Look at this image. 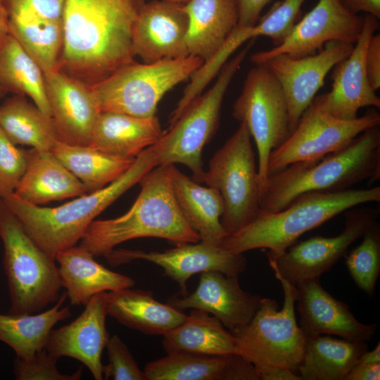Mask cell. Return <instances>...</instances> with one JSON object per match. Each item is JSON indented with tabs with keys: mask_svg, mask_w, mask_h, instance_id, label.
Instances as JSON below:
<instances>
[{
	"mask_svg": "<svg viewBox=\"0 0 380 380\" xmlns=\"http://www.w3.org/2000/svg\"><path fill=\"white\" fill-rule=\"evenodd\" d=\"M144 0H65L57 69L91 87L134 61L132 33Z\"/></svg>",
	"mask_w": 380,
	"mask_h": 380,
	"instance_id": "1",
	"label": "cell"
},
{
	"mask_svg": "<svg viewBox=\"0 0 380 380\" xmlns=\"http://www.w3.org/2000/svg\"><path fill=\"white\" fill-rule=\"evenodd\" d=\"M379 178V125L319 160L295 163L270 175L260 191V210L277 212L305 193L343 191L364 180L373 183Z\"/></svg>",
	"mask_w": 380,
	"mask_h": 380,
	"instance_id": "2",
	"label": "cell"
},
{
	"mask_svg": "<svg viewBox=\"0 0 380 380\" xmlns=\"http://www.w3.org/2000/svg\"><path fill=\"white\" fill-rule=\"evenodd\" d=\"M158 165L154 144L141 152L131 167L113 182L59 206L32 205L13 193L2 200L36 243L55 260L58 252L80 241L97 216Z\"/></svg>",
	"mask_w": 380,
	"mask_h": 380,
	"instance_id": "3",
	"label": "cell"
},
{
	"mask_svg": "<svg viewBox=\"0 0 380 380\" xmlns=\"http://www.w3.org/2000/svg\"><path fill=\"white\" fill-rule=\"evenodd\" d=\"M139 184L141 191L129 210L115 218L94 220L80 246L94 256H106L119 244L138 238H160L175 244L200 242L175 200L170 165L156 166Z\"/></svg>",
	"mask_w": 380,
	"mask_h": 380,
	"instance_id": "4",
	"label": "cell"
},
{
	"mask_svg": "<svg viewBox=\"0 0 380 380\" xmlns=\"http://www.w3.org/2000/svg\"><path fill=\"white\" fill-rule=\"evenodd\" d=\"M380 201V186L303 194L277 212L260 210L236 232L227 236L221 247L235 253L267 249L281 253L298 239L354 207Z\"/></svg>",
	"mask_w": 380,
	"mask_h": 380,
	"instance_id": "5",
	"label": "cell"
},
{
	"mask_svg": "<svg viewBox=\"0 0 380 380\" xmlns=\"http://www.w3.org/2000/svg\"><path fill=\"white\" fill-rule=\"evenodd\" d=\"M0 239L11 302L9 312L34 314L56 303L62 288L56 260L31 238L2 199Z\"/></svg>",
	"mask_w": 380,
	"mask_h": 380,
	"instance_id": "6",
	"label": "cell"
},
{
	"mask_svg": "<svg viewBox=\"0 0 380 380\" xmlns=\"http://www.w3.org/2000/svg\"><path fill=\"white\" fill-rule=\"evenodd\" d=\"M284 292L281 309L273 299L261 298L251 320L231 332L237 354L254 367L276 366L298 373L305 353L307 335L298 326L295 312L296 286L274 274Z\"/></svg>",
	"mask_w": 380,
	"mask_h": 380,
	"instance_id": "7",
	"label": "cell"
},
{
	"mask_svg": "<svg viewBox=\"0 0 380 380\" xmlns=\"http://www.w3.org/2000/svg\"><path fill=\"white\" fill-rule=\"evenodd\" d=\"M251 45L250 43L227 61L213 87L196 98L163 132L155 144L158 165L182 164L191 170L194 180L203 182V148L218 128L224 97Z\"/></svg>",
	"mask_w": 380,
	"mask_h": 380,
	"instance_id": "8",
	"label": "cell"
},
{
	"mask_svg": "<svg viewBox=\"0 0 380 380\" xmlns=\"http://www.w3.org/2000/svg\"><path fill=\"white\" fill-rule=\"evenodd\" d=\"M203 61L195 56L134 62L91 87L101 112H114L138 118L156 115L163 96L191 78Z\"/></svg>",
	"mask_w": 380,
	"mask_h": 380,
	"instance_id": "9",
	"label": "cell"
},
{
	"mask_svg": "<svg viewBox=\"0 0 380 380\" xmlns=\"http://www.w3.org/2000/svg\"><path fill=\"white\" fill-rule=\"evenodd\" d=\"M251 135L241 122L235 132L209 161L203 182L217 189L224 202L221 224L228 235L251 221L260 211L261 184Z\"/></svg>",
	"mask_w": 380,
	"mask_h": 380,
	"instance_id": "10",
	"label": "cell"
},
{
	"mask_svg": "<svg viewBox=\"0 0 380 380\" xmlns=\"http://www.w3.org/2000/svg\"><path fill=\"white\" fill-rule=\"evenodd\" d=\"M232 116L246 125L255 141L262 189L268 177L271 152L291 134L284 91L265 65H255L248 71L241 92L233 105Z\"/></svg>",
	"mask_w": 380,
	"mask_h": 380,
	"instance_id": "11",
	"label": "cell"
},
{
	"mask_svg": "<svg viewBox=\"0 0 380 380\" xmlns=\"http://www.w3.org/2000/svg\"><path fill=\"white\" fill-rule=\"evenodd\" d=\"M379 125L380 115L376 110L354 120L338 119L325 110L318 95L289 137L271 152L268 176L295 163L319 160L344 148L365 130Z\"/></svg>",
	"mask_w": 380,
	"mask_h": 380,
	"instance_id": "12",
	"label": "cell"
},
{
	"mask_svg": "<svg viewBox=\"0 0 380 380\" xmlns=\"http://www.w3.org/2000/svg\"><path fill=\"white\" fill-rule=\"evenodd\" d=\"M379 208L358 205L345 212L342 232L334 236H317L293 244L281 253L267 252L274 274L293 285L319 279L343 257L349 246L377 221Z\"/></svg>",
	"mask_w": 380,
	"mask_h": 380,
	"instance_id": "13",
	"label": "cell"
},
{
	"mask_svg": "<svg viewBox=\"0 0 380 380\" xmlns=\"http://www.w3.org/2000/svg\"><path fill=\"white\" fill-rule=\"evenodd\" d=\"M364 24V17L349 12L339 0H319L296 23L286 39L279 46L256 52L251 61L262 64L279 54L300 58L314 54L329 42L354 44Z\"/></svg>",
	"mask_w": 380,
	"mask_h": 380,
	"instance_id": "14",
	"label": "cell"
},
{
	"mask_svg": "<svg viewBox=\"0 0 380 380\" xmlns=\"http://www.w3.org/2000/svg\"><path fill=\"white\" fill-rule=\"evenodd\" d=\"M353 46V44L333 41L312 55L292 58L279 54L262 63L274 74L282 87L291 132L323 87L327 75L349 56Z\"/></svg>",
	"mask_w": 380,
	"mask_h": 380,
	"instance_id": "15",
	"label": "cell"
},
{
	"mask_svg": "<svg viewBox=\"0 0 380 380\" xmlns=\"http://www.w3.org/2000/svg\"><path fill=\"white\" fill-rule=\"evenodd\" d=\"M113 266L144 260L162 267L166 276L180 287V294L187 293L186 283L194 274L219 271L238 277L246 269L247 261L243 253H235L221 246L200 243H183L165 251L113 249L106 256Z\"/></svg>",
	"mask_w": 380,
	"mask_h": 380,
	"instance_id": "16",
	"label": "cell"
},
{
	"mask_svg": "<svg viewBox=\"0 0 380 380\" xmlns=\"http://www.w3.org/2000/svg\"><path fill=\"white\" fill-rule=\"evenodd\" d=\"M378 20L372 15L364 16L362 32L351 53L331 70V91L319 95L325 110L338 119L354 120L364 107L380 108V99L369 84L365 68L367 46L379 28Z\"/></svg>",
	"mask_w": 380,
	"mask_h": 380,
	"instance_id": "17",
	"label": "cell"
},
{
	"mask_svg": "<svg viewBox=\"0 0 380 380\" xmlns=\"http://www.w3.org/2000/svg\"><path fill=\"white\" fill-rule=\"evenodd\" d=\"M187 29L184 4L164 0L144 3L132 30L133 54L145 63L188 56Z\"/></svg>",
	"mask_w": 380,
	"mask_h": 380,
	"instance_id": "18",
	"label": "cell"
},
{
	"mask_svg": "<svg viewBox=\"0 0 380 380\" xmlns=\"http://www.w3.org/2000/svg\"><path fill=\"white\" fill-rule=\"evenodd\" d=\"M51 118L59 140L90 145L101 113L91 87L56 69L44 72Z\"/></svg>",
	"mask_w": 380,
	"mask_h": 380,
	"instance_id": "19",
	"label": "cell"
},
{
	"mask_svg": "<svg viewBox=\"0 0 380 380\" xmlns=\"http://www.w3.org/2000/svg\"><path fill=\"white\" fill-rule=\"evenodd\" d=\"M261 297L243 291L238 277L219 271L201 273L198 286L191 293H177L167 303L183 311L201 310L217 318L230 331L247 324L258 309Z\"/></svg>",
	"mask_w": 380,
	"mask_h": 380,
	"instance_id": "20",
	"label": "cell"
},
{
	"mask_svg": "<svg viewBox=\"0 0 380 380\" xmlns=\"http://www.w3.org/2000/svg\"><path fill=\"white\" fill-rule=\"evenodd\" d=\"M72 322L52 329L45 349L58 360L69 357L87 367L95 380L103 379L101 355L110 338L105 292L94 296Z\"/></svg>",
	"mask_w": 380,
	"mask_h": 380,
	"instance_id": "21",
	"label": "cell"
},
{
	"mask_svg": "<svg viewBox=\"0 0 380 380\" xmlns=\"http://www.w3.org/2000/svg\"><path fill=\"white\" fill-rule=\"evenodd\" d=\"M296 286L300 327L307 336L336 335L365 343L372 338L376 325L357 320L346 303L322 286L319 279L307 280Z\"/></svg>",
	"mask_w": 380,
	"mask_h": 380,
	"instance_id": "22",
	"label": "cell"
},
{
	"mask_svg": "<svg viewBox=\"0 0 380 380\" xmlns=\"http://www.w3.org/2000/svg\"><path fill=\"white\" fill-rule=\"evenodd\" d=\"M144 372L146 380H260L254 366L238 354L170 352Z\"/></svg>",
	"mask_w": 380,
	"mask_h": 380,
	"instance_id": "23",
	"label": "cell"
},
{
	"mask_svg": "<svg viewBox=\"0 0 380 380\" xmlns=\"http://www.w3.org/2000/svg\"><path fill=\"white\" fill-rule=\"evenodd\" d=\"M80 245L58 252L55 260L62 287L72 305H85L96 294L132 287L135 281L127 275L108 270Z\"/></svg>",
	"mask_w": 380,
	"mask_h": 380,
	"instance_id": "24",
	"label": "cell"
},
{
	"mask_svg": "<svg viewBox=\"0 0 380 380\" xmlns=\"http://www.w3.org/2000/svg\"><path fill=\"white\" fill-rule=\"evenodd\" d=\"M172 191L178 207L200 241L220 246L228 236L221 224L224 202L220 193L203 186L174 165H170Z\"/></svg>",
	"mask_w": 380,
	"mask_h": 380,
	"instance_id": "25",
	"label": "cell"
},
{
	"mask_svg": "<svg viewBox=\"0 0 380 380\" xmlns=\"http://www.w3.org/2000/svg\"><path fill=\"white\" fill-rule=\"evenodd\" d=\"M188 16L186 47L189 56L210 60L238 24L234 0H189L184 4Z\"/></svg>",
	"mask_w": 380,
	"mask_h": 380,
	"instance_id": "26",
	"label": "cell"
},
{
	"mask_svg": "<svg viewBox=\"0 0 380 380\" xmlns=\"http://www.w3.org/2000/svg\"><path fill=\"white\" fill-rule=\"evenodd\" d=\"M27 163L14 194L36 205L88 193L85 186L51 151H27Z\"/></svg>",
	"mask_w": 380,
	"mask_h": 380,
	"instance_id": "27",
	"label": "cell"
},
{
	"mask_svg": "<svg viewBox=\"0 0 380 380\" xmlns=\"http://www.w3.org/2000/svg\"><path fill=\"white\" fill-rule=\"evenodd\" d=\"M108 315L149 335H164L186 318L182 310L156 300L151 291L122 289L105 292Z\"/></svg>",
	"mask_w": 380,
	"mask_h": 380,
	"instance_id": "28",
	"label": "cell"
},
{
	"mask_svg": "<svg viewBox=\"0 0 380 380\" xmlns=\"http://www.w3.org/2000/svg\"><path fill=\"white\" fill-rule=\"evenodd\" d=\"M163 131L158 117L138 118L114 112H101L90 146L109 155L136 158L155 144Z\"/></svg>",
	"mask_w": 380,
	"mask_h": 380,
	"instance_id": "29",
	"label": "cell"
},
{
	"mask_svg": "<svg viewBox=\"0 0 380 380\" xmlns=\"http://www.w3.org/2000/svg\"><path fill=\"white\" fill-rule=\"evenodd\" d=\"M166 353L190 352L213 355L237 354L232 333L215 317L191 309L185 320L163 336Z\"/></svg>",
	"mask_w": 380,
	"mask_h": 380,
	"instance_id": "30",
	"label": "cell"
},
{
	"mask_svg": "<svg viewBox=\"0 0 380 380\" xmlns=\"http://www.w3.org/2000/svg\"><path fill=\"white\" fill-rule=\"evenodd\" d=\"M367 350L365 342L339 339L324 334L307 336L298 374L302 380H346Z\"/></svg>",
	"mask_w": 380,
	"mask_h": 380,
	"instance_id": "31",
	"label": "cell"
},
{
	"mask_svg": "<svg viewBox=\"0 0 380 380\" xmlns=\"http://www.w3.org/2000/svg\"><path fill=\"white\" fill-rule=\"evenodd\" d=\"M66 298L63 293L52 308L37 314L0 313V341L22 359L44 349L53 327L71 316L70 308L62 307Z\"/></svg>",
	"mask_w": 380,
	"mask_h": 380,
	"instance_id": "32",
	"label": "cell"
},
{
	"mask_svg": "<svg viewBox=\"0 0 380 380\" xmlns=\"http://www.w3.org/2000/svg\"><path fill=\"white\" fill-rule=\"evenodd\" d=\"M0 129L15 145L51 151L59 140L52 118L25 96L14 94L0 105Z\"/></svg>",
	"mask_w": 380,
	"mask_h": 380,
	"instance_id": "33",
	"label": "cell"
},
{
	"mask_svg": "<svg viewBox=\"0 0 380 380\" xmlns=\"http://www.w3.org/2000/svg\"><path fill=\"white\" fill-rule=\"evenodd\" d=\"M51 151L85 186L88 193L115 181L135 160L109 155L90 145L69 144L60 140Z\"/></svg>",
	"mask_w": 380,
	"mask_h": 380,
	"instance_id": "34",
	"label": "cell"
},
{
	"mask_svg": "<svg viewBox=\"0 0 380 380\" xmlns=\"http://www.w3.org/2000/svg\"><path fill=\"white\" fill-rule=\"evenodd\" d=\"M0 87L6 93L28 96L51 117L43 70L10 34L0 45Z\"/></svg>",
	"mask_w": 380,
	"mask_h": 380,
	"instance_id": "35",
	"label": "cell"
},
{
	"mask_svg": "<svg viewBox=\"0 0 380 380\" xmlns=\"http://www.w3.org/2000/svg\"><path fill=\"white\" fill-rule=\"evenodd\" d=\"M361 243L346 257V265L355 284L366 294H374L380 272V224L374 222Z\"/></svg>",
	"mask_w": 380,
	"mask_h": 380,
	"instance_id": "36",
	"label": "cell"
},
{
	"mask_svg": "<svg viewBox=\"0 0 380 380\" xmlns=\"http://www.w3.org/2000/svg\"><path fill=\"white\" fill-rule=\"evenodd\" d=\"M306 0H282L276 2L253 26L255 37H269L274 46L289 35L300 19L301 7Z\"/></svg>",
	"mask_w": 380,
	"mask_h": 380,
	"instance_id": "37",
	"label": "cell"
},
{
	"mask_svg": "<svg viewBox=\"0 0 380 380\" xmlns=\"http://www.w3.org/2000/svg\"><path fill=\"white\" fill-rule=\"evenodd\" d=\"M58 359L44 348L32 357L22 359L16 357L13 362L15 379L17 380H80L82 368L72 374H62L56 367Z\"/></svg>",
	"mask_w": 380,
	"mask_h": 380,
	"instance_id": "38",
	"label": "cell"
},
{
	"mask_svg": "<svg viewBox=\"0 0 380 380\" xmlns=\"http://www.w3.org/2000/svg\"><path fill=\"white\" fill-rule=\"evenodd\" d=\"M9 21L41 23L63 21L65 0H5Z\"/></svg>",
	"mask_w": 380,
	"mask_h": 380,
	"instance_id": "39",
	"label": "cell"
},
{
	"mask_svg": "<svg viewBox=\"0 0 380 380\" xmlns=\"http://www.w3.org/2000/svg\"><path fill=\"white\" fill-rule=\"evenodd\" d=\"M27 163V151L18 148L0 129V199L14 193Z\"/></svg>",
	"mask_w": 380,
	"mask_h": 380,
	"instance_id": "40",
	"label": "cell"
},
{
	"mask_svg": "<svg viewBox=\"0 0 380 380\" xmlns=\"http://www.w3.org/2000/svg\"><path fill=\"white\" fill-rule=\"evenodd\" d=\"M106 348L108 363L103 367V379L146 380L127 345L117 335L110 336Z\"/></svg>",
	"mask_w": 380,
	"mask_h": 380,
	"instance_id": "41",
	"label": "cell"
},
{
	"mask_svg": "<svg viewBox=\"0 0 380 380\" xmlns=\"http://www.w3.org/2000/svg\"><path fill=\"white\" fill-rule=\"evenodd\" d=\"M365 68L371 87H380V35L374 34L370 39L365 55Z\"/></svg>",
	"mask_w": 380,
	"mask_h": 380,
	"instance_id": "42",
	"label": "cell"
},
{
	"mask_svg": "<svg viewBox=\"0 0 380 380\" xmlns=\"http://www.w3.org/2000/svg\"><path fill=\"white\" fill-rule=\"evenodd\" d=\"M238 11L239 27L255 26L263 8L271 0H234Z\"/></svg>",
	"mask_w": 380,
	"mask_h": 380,
	"instance_id": "43",
	"label": "cell"
},
{
	"mask_svg": "<svg viewBox=\"0 0 380 380\" xmlns=\"http://www.w3.org/2000/svg\"><path fill=\"white\" fill-rule=\"evenodd\" d=\"M255 369L259 379L262 380H302L298 373L286 368L266 365Z\"/></svg>",
	"mask_w": 380,
	"mask_h": 380,
	"instance_id": "44",
	"label": "cell"
},
{
	"mask_svg": "<svg viewBox=\"0 0 380 380\" xmlns=\"http://www.w3.org/2000/svg\"><path fill=\"white\" fill-rule=\"evenodd\" d=\"M341 4L351 13L364 12L380 18V0H339Z\"/></svg>",
	"mask_w": 380,
	"mask_h": 380,
	"instance_id": "45",
	"label": "cell"
},
{
	"mask_svg": "<svg viewBox=\"0 0 380 380\" xmlns=\"http://www.w3.org/2000/svg\"><path fill=\"white\" fill-rule=\"evenodd\" d=\"M380 362L373 364L355 363L346 380H379Z\"/></svg>",
	"mask_w": 380,
	"mask_h": 380,
	"instance_id": "46",
	"label": "cell"
},
{
	"mask_svg": "<svg viewBox=\"0 0 380 380\" xmlns=\"http://www.w3.org/2000/svg\"><path fill=\"white\" fill-rule=\"evenodd\" d=\"M9 35V17L5 0H0V45Z\"/></svg>",
	"mask_w": 380,
	"mask_h": 380,
	"instance_id": "47",
	"label": "cell"
},
{
	"mask_svg": "<svg viewBox=\"0 0 380 380\" xmlns=\"http://www.w3.org/2000/svg\"><path fill=\"white\" fill-rule=\"evenodd\" d=\"M380 362V343L372 350H367L357 360L356 363L373 364Z\"/></svg>",
	"mask_w": 380,
	"mask_h": 380,
	"instance_id": "48",
	"label": "cell"
},
{
	"mask_svg": "<svg viewBox=\"0 0 380 380\" xmlns=\"http://www.w3.org/2000/svg\"><path fill=\"white\" fill-rule=\"evenodd\" d=\"M170 2H173L176 4H186L189 0H164Z\"/></svg>",
	"mask_w": 380,
	"mask_h": 380,
	"instance_id": "49",
	"label": "cell"
},
{
	"mask_svg": "<svg viewBox=\"0 0 380 380\" xmlns=\"http://www.w3.org/2000/svg\"><path fill=\"white\" fill-rule=\"evenodd\" d=\"M6 92L0 87V99L4 96Z\"/></svg>",
	"mask_w": 380,
	"mask_h": 380,
	"instance_id": "50",
	"label": "cell"
}]
</instances>
